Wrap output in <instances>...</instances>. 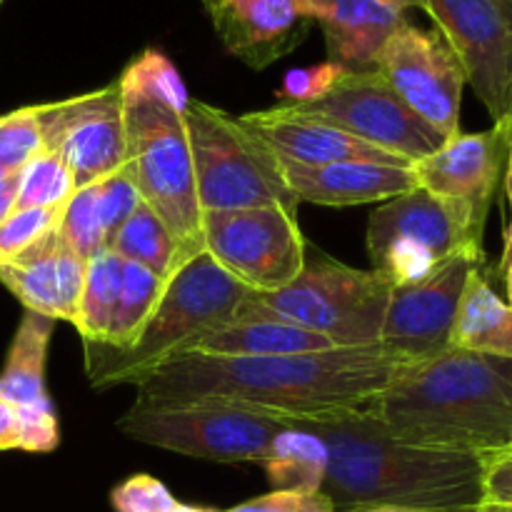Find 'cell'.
Instances as JSON below:
<instances>
[{
  "label": "cell",
  "mask_w": 512,
  "mask_h": 512,
  "mask_svg": "<svg viewBox=\"0 0 512 512\" xmlns=\"http://www.w3.org/2000/svg\"><path fill=\"white\" fill-rule=\"evenodd\" d=\"M410 365L383 345L273 358L178 355L135 385L143 403L220 400L293 423L365 413Z\"/></svg>",
  "instance_id": "1"
},
{
  "label": "cell",
  "mask_w": 512,
  "mask_h": 512,
  "mask_svg": "<svg viewBox=\"0 0 512 512\" xmlns=\"http://www.w3.org/2000/svg\"><path fill=\"white\" fill-rule=\"evenodd\" d=\"M328 445V475L320 493L335 512L403 508L415 512H475L483 508V455L420 448L383 428L370 413L340 420L293 423Z\"/></svg>",
  "instance_id": "2"
},
{
  "label": "cell",
  "mask_w": 512,
  "mask_h": 512,
  "mask_svg": "<svg viewBox=\"0 0 512 512\" xmlns=\"http://www.w3.org/2000/svg\"><path fill=\"white\" fill-rule=\"evenodd\" d=\"M365 413L405 443L490 458L512 448V360L448 348L405 365Z\"/></svg>",
  "instance_id": "3"
},
{
  "label": "cell",
  "mask_w": 512,
  "mask_h": 512,
  "mask_svg": "<svg viewBox=\"0 0 512 512\" xmlns=\"http://www.w3.org/2000/svg\"><path fill=\"white\" fill-rule=\"evenodd\" d=\"M253 293L225 273L208 253L180 263L165 283L158 308L128 348L83 343L85 373L98 390L138 385L155 368L183 353L200 333L228 323Z\"/></svg>",
  "instance_id": "4"
},
{
  "label": "cell",
  "mask_w": 512,
  "mask_h": 512,
  "mask_svg": "<svg viewBox=\"0 0 512 512\" xmlns=\"http://www.w3.org/2000/svg\"><path fill=\"white\" fill-rule=\"evenodd\" d=\"M393 288V280L380 270L308 255L293 283L275 293H250L235 315L293 323L323 335L335 348H370L380 343Z\"/></svg>",
  "instance_id": "5"
},
{
  "label": "cell",
  "mask_w": 512,
  "mask_h": 512,
  "mask_svg": "<svg viewBox=\"0 0 512 512\" xmlns=\"http://www.w3.org/2000/svg\"><path fill=\"white\" fill-rule=\"evenodd\" d=\"M120 93L128 163L133 165L140 200L168 225L185 263L203 253V210L183 110L135 90L120 88Z\"/></svg>",
  "instance_id": "6"
},
{
  "label": "cell",
  "mask_w": 512,
  "mask_h": 512,
  "mask_svg": "<svg viewBox=\"0 0 512 512\" xmlns=\"http://www.w3.org/2000/svg\"><path fill=\"white\" fill-rule=\"evenodd\" d=\"M183 120L203 213L263 205H280L298 213L300 203L285 180L283 160L255 138L240 118L190 98Z\"/></svg>",
  "instance_id": "7"
},
{
  "label": "cell",
  "mask_w": 512,
  "mask_h": 512,
  "mask_svg": "<svg viewBox=\"0 0 512 512\" xmlns=\"http://www.w3.org/2000/svg\"><path fill=\"white\" fill-rule=\"evenodd\" d=\"M288 420L220 400L143 403L118 420V430L135 443L213 463H263Z\"/></svg>",
  "instance_id": "8"
},
{
  "label": "cell",
  "mask_w": 512,
  "mask_h": 512,
  "mask_svg": "<svg viewBox=\"0 0 512 512\" xmlns=\"http://www.w3.org/2000/svg\"><path fill=\"white\" fill-rule=\"evenodd\" d=\"M483 230L468 210L415 188L370 215L368 255L393 285H410L463 250H483Z\"/></svg>",
  "instance_id": "9"
},
{
  "label": "cell",
  "mask_w": 512,
  "mask_h": 512,
  "mask_svg": "<svg viewBox=\"0 0 512 512\" xmlns=\"http://www.w3.org/2000/svg\"><path fill=\"white\" fill-rule=\"evenodd\" d=\"M203 250L253 293H275L305 268L298 213L280 205L203 213Z\"/></svg>",
  "instance_id": "10"
},
{
  "label": "cell",
  "mask_w": 512,
  "mask_h": 512,
  "mask_svg": "<svg viewBox=\"0 0 512 512\" xmlns=\"http://www.w3.org/2000/svg\"><path fill=\"white\" fill-rule=\"evenodd\" d=\"M288 108L315 115L410 165L428 158L448 140L418 118L378 70L343 73L320 98Z\"/></svg>",
  "instance_id": "11"
},
{
  "label": "cell",
  "mask_w": 512,
  "mask_h": 512,
  "mask_svg": "<svg viewBox=\"0 0 512 512\" xmlns=\"http://www.w3.org/2000/svg\"><path fill=\"white\" fill-rule=\"evenodd\" d=\"M33 108L45 150L68 165L75 190L100 183L128 160L123 93L118 80L93 93Z\"/></svg>",
  "instance_id": "12"
},
{
  "label": "cell",
  "mask_w": 512,
  "mask_h": 512,
  "mask_svg": "<svg viewBox=\"0 0 512 512\" xmlns=\"http://www.w3.org/2000/svg\"><path fill=\"white\" fill-rule=\"evenodd\" d=\"M375 70L430 128L445 138L460 133V103L468 78L438 28L425 30L405 20L388 38Z\"/></svg>",
  "instance_id": "13"
},
{
  "label": "cell",
  "mask_w": 512,
  "mask_h": 512,
  "mask_svg": "<svg viewBox=\"0 0 512 512\" xmlns=\"http://www.w3.org/2000/svg\"><path fill=\"white\" fill-rule=\"evenodd\" d=\"M480 265H485V250H463L445 260L428 278L395 285L378 345L408 363L445 353L453 338L465 283Z\"/></svg>",
  "instance_id": "14"
},
{
  "label": "cell",
  "mask_w": 512,
  "mask_h": 512,
  "mask_svg": "<svg viewBox=\"0 0 512 512\" xmlns=\"http://www.w3.org/2000/svg\"><path fill=\"white\" fill-rule=\"evenodd\" d=\"M493 123L512 118V28L493 0H425Z\"/></svg>",
  "instance_id": "15"
},
{
  "label": "cell",
  "mask_w": 512,
  "mask_h": 512,
  "mask_svg": "<svg viewBox=\"0 0 512 512\" xmlns=\"http://www.w3.org/2000/svg\"><path fill=\"white\" fill-rule=\"evenodd\" d=\"M510 143L512 118L498 120L483 133L453 135L428 158L410 165L415 185L445 203L468 210L480 225H485L505 173Z\"/></svg>",
  "instance_id": "16"
},
{
  "label": "cell",
  "mask_w": 512,
  "mask_h": 512,
  "mask_svg": "<svg viewBox=\"0 0 512 512\" xmlns=\"http://www.w3.org/2000/svg\"><path fill=\"white\" fill-rule=\"evenodd\" d=\"M208 13L228 53L255 70L293 53L315 25L310 0H215Z\"/></svg>",
  "instance_id": "17"
},
{
  "label": "cell",
  "mask_w": 512,
  "mask_h": 512,
  "mask_svg": "<svg viewBox=\"0 0 512 512\" xmlns=\"http://www.w3.org/2000/svg\"><path fill=\"white\" fill-rule=\"evenodd\" d=\"M240 123L263 140L283 163L295 165H325L340 160H370V163L410 165L395 155L383 153L373 145L363 143L355 135L315 118L298 113L288 105H275L268 110L238 115Z\"/></svg>",
  "instance_id": "18"
},
{
  "label": "cell",
  "mask_w": 512,
  "mask_h": 512,
  "mask_svg": "<svg viewBox=\"0 0 512 512\" xmlns=\"http://www.w3.org/2000/svg\"><path fill=\"white\" fill-rule=\"evenodd\" d=\"M283 168L285 180L298 203L345 208V205L393 200L418 188L410 165L340 160L325 165L283 163Z\"/></svg>",
  "instance_id": "19"
},
{
  "label": "cell",
  "mask_w": 512,
  "mask_h": 512,
  "mask_svg": "<svg viewBox=\"0 0 512 512\" xmlns=\"http://www.w3.org/2000/svg\"><path fill=\"white\" fill-rule=\"evenodd\" d=\"M313 20L323 28L330 63L348 73L378 68L390 35L405 23V10L385 0H310Z\"/></svg>",
  "instance_id": "20"
},
{
  "label": "cell",
  "mask_w": 512,
  "mask_h": 512,
  "mask_svg": "<svg viewBox=\"0 0 512 512\" xmlns=\"http://www.w3.org/2000/svg\"><path fill=\"white\" fill-rule=\"evenodd\" d=\"M328 338L293 323L258 315H235L228 323L200 333L180 355H215V358H273L333 350ZM178 358V355H175Z\"/></svg>",
  "instance_id": "21"
},
{
  "label": "cell",
  "mask_w": 512,
  "mask_h": 512,
  "mask_svg": "<svg viewBox=\"0 0 512 512\" xmlns=\"http://www.w3.org/2000/svg\"><path fill=\"white\" fill-rule=\"evenodd\" d=\"M450 348L512 360V308L495 293L485 265L465 283Z\"/></svg>",
  "instance_id": "22"
},
{
  "label": "cell",
  "mask_w": 512,
  "mask_h": 512,
  "mask_svg": "<svg viewBox=\"0 0 512 512\" xmlns=\"http://www.w3.org/2000/svg\"><path fill=\"white\" fill-rule=\"evenodd\" d=\"M63 238L55 225L38 243L10 263L0 265V283L23 303L30 313L60 320V258H63Z\"/></svg>",
  "instance_id": "23"
},
{
  "label": "cell",
  "mask_w": 512,
  "mask_h": 512,
  "mask_svg": "<svg viewBox=\"0 0 512 512\" xmlns=\"http://www.w3.org/2000/svg\"><path fill=\"white\" fill-rule=\"evenodd\" d=\"M55 320L25 310L18 330L10 343L3 373H0V395L13 405H30L48 398L45 390V360H48L50 338Z\"/></svg>",
  "instance_id": "24"
},
{
  "label": "cell",
  "mask_w": 512,
  "mask_h": 512,
  "mask_svg": "<svg viewBox=\"0 0 512 512\" xmlns=\"http://www.w3.org/2000/svg\"><path fill=\"white\" fill-rule=\"evenodd\" d=\"M330 453L323 438L305 428H285L270 445L260 465L268 473L273 490L320 493L328 475Z\"/></svg>",
  "instance_id": "25"
},
{
  "label": "cell",
  "mask_w": 512,
  "mask_h": 512,
  "mask_svg": "<svg viewBox=\"0 0 512 512\" xmlns=\"http://www.w3.org/2000/svg\"><path fill=\"white\" fill-rule=\"evenodd\" d=\"M118 258L125 263H135L148 268L158 278L168 280L175 273L183 260H180V250L175 238L170 235L168 225L153 213L145 203H140L133 210L128 220L120 225L118 233L108 243Z\"/></svg>",
  "instance_id": "26"
},
{
  "label": "cell",
  "mask_w": 512,
  "mask_h": 512,
  "mask_svg": "<svg viewBox=\"0 0 512 512\" xmlns=\"http://www.w3.org/2000/svg\"><path fill=\"white\" fill-rule=\"evenodd\" d=\"M123 285V258L105 245L85 263V283L80 293L75 330L83 343H105Z\"/></svg>",
  "instance_id": "27"
},
{
  "label": "cell",
  "mask_w": 512,
  "mask_h": 512,
  "mask_svg": "<svg viewBox=\"0 0 512 512\" xmlns=\"http://www.w3.org/2000/svg\"><path fill=\"white\" fill-rule=\"evenodd\" d=\"M168 280L158 278L148 268L123 260V285H120L118 305H115L113 323H110L108 348H128L143 333L145 323L158 308Z\"/></svg>",
  "instance_id": "28"
},
{
  "label": "cell",
  "mask_w": 512,
  "mask_h": 512,
  "mask_svg": "<svg viewBox=\"0 0 512 512\" xmlns=\"http://www.w3.org/2000/svg\"><path fill=\"white\" fill-rule=\"evenodd\" d=\"M75 193V180L68 165L55 153H43L30 160L18 173V208H63Z\"/></svg>",
  "instance_id": "29"
},
{
  "label": "cell",
  "mask_w": 512,
  "mask_h": 512,
  "mask_svg": "<svg viewBox=\"0 0 512 512\" xmlns=\"http://www.w3.org/2000/svg\"><path fill=\"white\" fill-rule=\"evenodd\" d=\"M118 85L123 90H135V93L163 100V103L173 105V108L178 110H185V105H188L190 100L183 78H180L173 60L155 48L143 50V53L123 70V75L118 78Z\"/></svg>",
  "instance_id": "30"
},
{
  "label": "cell",
  "mask_w": 512,
  "mask_h": 512,
  "mask_svg": "<svg viewBox=\"0 0 512 512\" xmlns=\"http://www.w3.org/2000/svg\"><path fill=\"white\" fill-rule=\"evenodd\" d=\"M58 233L63 243L85 260L105 248L103 225H100L98 203H95V183L78 188L70 195L60 215Z\"/></svg>",
  "instance_id": "31"
},
{
  "label": "cell",
  "mask_w": 512,
  "mask_h": 512,
  "mask_svg": "<svg viewBox=\"0 0 512 512\" xmlns=\"http://www.w3.org/2000/svg\"><path fill=\"white\" fill-rule=\"evenodd\" d=\"M43 150V133L33 105L0 115V168L10 175L20 173Z\"/></svg>",
  "instance_id": "32"
},
{
  "label": "cell",
  "mask_w": 512,
  "mask_h": 512,
  "mask_svg": "<svg viewBox=\"0 0 512 512\" xmlns=\"http://www.w3.org/2000/svg\"><path fill=\"white\" fill-rule=\"evenodd\" d=\"M95 203H98V218L100 225H103L105 245H108L113 240V235L120 230V225L143 203L138 193V185H135L133 165L128 160L113 175L95 183Z\"/></svg>",
  "instance_id": "33"
},
{
  "label": "cell",
  "mask_w": 512,
  "mask_h": 512,
  "mask_svg": "<svg viewBox=\"0 0 512 512\" xmlns=\"http://www.w3.org/2000/svg\"><path fill=\"white\" fill-rule=\"evenodd\" d=\"M63 208H23L0 223V265L15 260L45 233H50L60 223Z\"/></svg>",
  "instance_id": "34"
},
{
  "label": "cell",
  "mask_w": 512,
  "mask_h": 512,
  "mask_svg": "<svg viewBox=\"0 0 512 512\" xmlns=\"http://www.w3.org/2000/svg\"><path fill=\"white\" fill-rule=\"evenodd\" d=\"M115 512H173L178 500L153 475H130L110 493Z\"/></svg>",
  "instance_id": "35"
},
{
  "label": "cell",
  "mask_w": 512,
  "mask_h": 512,
  "mask_svg": "<svg viewBox=\"0 0 512 512\" xmlns=\"http://www.w3.org/2000/svg\"><path fill=\"white\" fill-rule=\"evenodd\" d=\"M18 408V405H15ZM20 440L18 450L25 453H53L60 445V428L58 415H55L50 398L38 400V403L20 405Z\"/></svg>",
  "instance_id": "36"
},
{
  "label": "cell",
  "mask_w": 512,
  "mask_h": 512,
  "mask_svg": "<svg viewBox=\"0 0 512 512\" xmlns=\"http://www.w3.org/2000/svg\"><path fill=\"white\" fill-rule=\"evenodd\" d=\"M343 73H348V70L330 63V60L318 65H308V68H295L285 75L275 95L280 98V105L308 103V100L320 98Z\"/></svg>",
  "instance_id": "37"
},
{
  "label": "cell",
  "mask_w": 512,
  "mask_h": 512,
  "mask_svg": "<svg viewBox=\"0 0 512 512\" xmlns=\"http://www.w3.org/2000/svg\"><path fill=\"white\" fill-rule=\"evenodd\" d=\"M225 512H335L323 493H298V490H273L268 495L240 503Z\"/></svg>",
  "instance_id": "38"
},
{
  "label": "cell",
  "mask_w": 512,
  "mask_h": 512,
  "mask_svg": "<svg viewBox=\"0 0 512 512\" xmlns=\"http://www.w3.org/2000/svg\"><path fill=\"white\" fill-rule=\"evenodd\" d=\"M483 508L512 512V448L485 460Z\"/></svg>",
  "instance_id": "39"
},
{
  "label": "cell",
  "mask_w": 512,
  "mask_h": 512,
  "mask_svg": "<svg viewBox=\"0 0 512 512\" xmlns=\"http://www.w3.org/2000/svg\"><path fill=\"white\" fill-rule=\"evenodd\" d=\"M20 420L18 408L0 395V450H18Z\"/></svg>",
  "instance_id": "40"
},
{
  "label": "cell",
  "mask_w": 512,
  "mask_h": 512,
  "mask_svg": "<svg viewBox=\"0 0 512 512\" xmlns=\"http://www.w3.org/2000/svg\"><path fill=\"white\" fill-rule=\"evenodd\" d=\"M15 208H18V173L0 183V223H5Z\"/></svg>",
  "instance_id": "41"
},
{
  "label": "cell",
  "mask_w": 512,
  "mask_h": 512,
  "mask_svg": "<svg viewBox=\"0 0 512 512\" xmlns=\"http://www.w3.org/2000/svg\"><path fill=\"white\" fill-rule=\"evenodd\" d=\"M512 263V220L505 230V245H503V255H500V263H498V273L505 268V265Z\"/></svg>",
  "instance_id": "42"
},
{
  "label": "cell",
  "mask_w": 512,
  "mask_h": 512,
  "mask_svg": "<svg viewBox=\"0 0 512 512\" xmlns=\"http://www.w3.org/2000/svg\"><path fill=\"white\" fill-rule=\"evenodd\" d=\"M505 195H508V203H510V218H512V143H510V153H508V163H505Z\"/></svg>",
  "instance_id": "43"
},
{
  "label": "cell",
  "mask_w": 512,
  "mask_h": 512,
  "mask_svg": "<svg viewBox=\"0 0 512 512\" xmlns=\"http://www.w3.org/2000/svg\"><path fill=\"white\" fill-rule=\"evenodd\" d=\"M385 3L395 5V8H400V10H410V8L425 10V0H385Z\"/></svg>",
  "instance_id": "44"
},
{
  "label": "cell",
  "mask_w": 512,
  "mask_h": 512,
  "mask_svg": "<svg viewBox=\"0 0 512 512\" xmlns=\"http://www.w3.org/2000/svg\"><path fill=\"white\" fill-rule=\"evenodd\" d=\"M493 3H495V8L503 13V18L508 20V25L512 28V0H493Z\"/></svg>",
  "instance_id": "45"
},
{
  "label": "cell",
  "mask_w": 512,
  "mask_h": 512,
  "mask_svg": "<svg viewBox=\"0 0 512 512\" xmlns=\"http://www.w3.org/2000/svg\"><path fill=\"white\" fill-rule=\"evenodd\" d=\"M500 275H503V280H505V290H508V305L512 308V263L505 265V268L500 270Z\"/></svg>",
  "instance_id": "46"
},
{
  "label": "cell",
  "mask_w": 512,
  "mask_h": 512,
  "mask_svg": "<svg viewBox=\"0 0 512 512\" xmlns=\"http://www.w3.org/2000/svg\"><path fill=\"white\" fill-rule=\"evenodd\" d=\"M173 512H215V510H208V508H195V505H175Z\"/></svg>",
  "instance_id": "47"
},
{
  "label": "cell",
  "mask_w": 512,
  "mask_h": 512,
  "mask_svg": "<svg viewBox=\"0 0 512 512\" xmlns=\"http://www.w3.org/2000/svg\"><path fill=\"white\" fill-rule=\"evenodd\" d=\"M358 512H415V510H403V508H365Z\"/></svg>",
  "instance_id": "48"
},
{
  "label": "cell",
  "mask_w": 512,
  "mask_h": 512,
  "mask_svg": "<svg viewBox=\"0 0 512 512\" xmlns=\"http://www.w3.org/2000/svg\"><path fill=\"white\" fill-rule=\"evenodd\" d=\"M5 178H10V173H8V170H3V168H0V183H3Z\"/></svg>",
  "instance_id": "49"
},
{
  "label": "cell",
  "mask_w": 512,
  "mask_h": 512,
  "mask_svg": "<svg viewBox=\"0 0 512 512\" xmlns=\"http://www.w3.org/2000/svg\"><path fill=\"white\" fill-rule=\"evenodd\" d=\"M475 512H505V510H490V508H480V510H475Z\"/></svg>",
  "instance_id": "50"
},
{
  "label": "cell",
  "mask_w": 512,
  "mask_h": 512,
  "mask_svg": "<svg viewBox=\"0 0 512 512\" xmlns=\"http://www.w3.org/2000/svg\"><path fill=\"white\" fill-rule=\"evenodd\" d=\"M203 3H205V8H208V5H213L215 0H203Z\"/></svg>",
  "instance_id": "51"
},
{
  "label": "cell",
  "mask_w": 512,
  "mask_h": 512,
  "mask_svg": "<svg viewBox=\"0 0 512 512\" xmlns=\"http://www.w3.org/2000/svg\"><path fill=\"white\" fill-rule=\"evenodd\" d=\"M5 3V0H0V5H3Z\"/></svg>",
  "instance_id": "52"
}]
</instances>
